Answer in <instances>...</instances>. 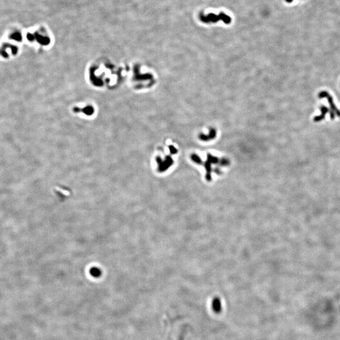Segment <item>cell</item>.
<instances>
[{"instance_id":"6da1fadb","label":"cell","mask_w":340,"mask_h":340,"mask_svg":"<svg viewBox=\"0 0 340 340\" xmlns=\"http://www.w3.org/2000/svg\"><path fill=\"white\" fill-rule=\"evenodd\" d=\"M318 97L321 98H321H327V102L329 103V105H330V108H331V110L334 113V114H335L336 116H338V117H340V110L337 108V107L336 106L335 104L334 103L333 97L331 96V95H330V93L327 91H322L319 93V95H318Z\"/></svg>"},{"instance_id":"7a4b0ae2","label":"cell","mask_w":340,"mask_h":340,"mask_svg":"<svg viewBox=\"0 0 340 340\" xmlns=\"http://www.w3.org/2000/svg\"><path fill=\"white\" fill-rule=\"evenodd\" d=\"M320 110H321V115H319V116H316L314 118V122H317L321 121V120H324L326 116L327 113L330 112V109H329L328 108H327L325 106H321L320 108Z\"/></svg>"},{"instance_id":"3957f363","label":"cell","mask_w":340,"mask_h":340,"mask_svg":"<svg viewBox=\"0 0 340 340\" xmlns=\"http://www.w3.org/2000/svg\"><path fill=\"white\" fill-rule=\"evenodd\" d=\"M212 308L216 313H219V312H221L222 309V305L220 299L218 297H215L213 299L212 302Z\"/></svg>"},{"instance_id":"277c9868","label":"cell","mask_w":340,"mask_h":340,"mask_svg":"<svg viewBox=\"0 0 340 340\" xmlns=\"http://www.w3.org/2000/svg\"><path fill=\"white\" fill-rule=\"evenodd\" d=\"M210 134L209 135H200V139L203 140V141H208V140H210L212 139V138H215L216 136V131L215 130L213 129H211L210 132Z\"/></svg>"},{"instance_id":"5b68a950","label":"cell","mask_w":340,"mask_h":340,"mask_svg":"<svg viewBox=\"0 0 340 340\" xmlns=\"http://www.w3.org/2000/svg\"><path fill=\"white\" fill-rule=\"evenodd\" d=\"M207 18L208 20V23H209V22L216 23V22H217V21H218L219 20H220L219 15H216L213 14V13H210L209 15H208L207 16Z\"/></svg>"},{"instance_id":"8992f818","label":"cell","mask_w":340,"mask_h":340,"mask_svg":"<svg viewBox=\"0 0 340 340\" xmlns=\"http://www.w3.org/2000/svg\"><path fill=\"white\" fill-rule=\"evenodd\" d=\"M219 18H220V20H222L225 24H230V22H231V18H230L229 16H227V15L223 13L222 12L219 13Z\"/></svg>"},{"instance_id":"52a82bcc","label":"cell","mask_w":340,"mask_h":340,"mask_svg":"<svg viewBox=\"0 0 340 340\" xmlns=\"http://www.w3.org/2000/svg\"><path fill=\"white\" fill-rule=\"evenodd\" d=\"M92 273V275H93V276L98 277V275H100V272H99V270H96V269H94V270H92V273Z\"/></svg>"},{"instance_id":"ba28073f","label":"cell","mask_w":340,"mask_h":340,"mask_svg":"<svg viewBox=\"0 0 340 340\" xmlns=\"http://www.w3.org/2000/svg\"><path fill=\"white\" fill-rule=\"evenodd\" d=\"M286 1H287V2H290H290H291V1H292V0H286Z\"/></svg>"}]
</instances>
